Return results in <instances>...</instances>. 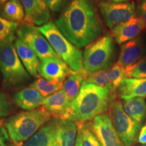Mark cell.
I'll return each instance as SVG.
<instances>
[{
  "label": "cell",
  "instance_id": "74e56055",
  "mask_svg": "<svg viewBox=\"0 0 146 146\" xmlns=\"http://www.w3.org/2000/svg\"><path fill=\"white\" fill-rule=\"evenodd\" d=\"M143 146H146V144H145V145H143Z\"/></svg>",
  "mask_w": 146,
  "mask_h": 146
},
{
  "label": "cell",
  "instance_id": "44dd1931",
  "mask_svg": "<svg viewBox=\"0 0 146 146\" xmlns=\"http://www.w3.org/2000/svg\"><path fill=\"white\" fill-rule=\"evenodd\" d=\"M58 118H54L43 126L23 146H54V135Z\"/></svg>",
  "mask_w": 146,
  "mask_h": 146
},
{
  "label": "cell",
  "instance_id": "f1b7e54d",
  "mask_svg": "<svg viewBox=\"0 0 146 146\" xmlns=\"http://www.w3.org/2000/svg\"><path fill=\"white\" fill-rule=\"evenodd\" d=\"M85 81L99 87H105L110 89L108 70L105 68L92 73H89Z\"/></svg>",
  "mask_w": 146,
  "mask_h": 146
},
{
  "label": "cell",
  "instance_id": "5bb4252c",
  "mask_svg": "<svg viewBox=\"0 0 146 146\" xmlns=\"http://www.w3.org/2000/svg\"><path fill=\"white\" fill-rule=\"evenodd\" d=\"M145 52L144 42L141 38L137 37L123 44L117 62L127 68L143 58Z\"/></svg>",
  "mask_w": 146,
  "mask_h": 146
},
{
  "label": "cell",
  "instance_id": "484cf974",
  "mask_svg": "<svg viewBox=\"0 0 146 146\" xmlns=\"http://www.w3.org/2000/svg\"><path fill=\"white\" fill-rule=\"evenodd\" d=\"M126 77L125 68L116 62L108 70V79L110 89L113 94H115L120 85Z\"/></svg>",
  "mask_w": 146,
  "mask_h": 146
},
{
  "label": "cell",
  "instance_id": "83f0119b",
  "mask_svg": "<svg viewBox=\"0 0 146 146\" xmlns=\"http://www.w3.org/2000/svg\"><path fill=\"white\" fill-rule=\"evenodd\" d=\"M126 77L146 78V56L125 68Z\"/></svg>",
  "mask_w": 146,
  "mask_h": 146
},
{
  "label": "cell",
  "instance_id": "cb8c5ba5",
  "mask_svg": "<svg viewBox=\"0 0 146 146\" xmlns=\"http://www.w3.org/2000/svg\"><path fill=\"white\" fill-rule=\"evenodd\" d=\"M19 23L9 21L0 16V46L13 43Z\"/></svg>",
  "mask_w": 146,
  "mask_h": 146
},
{
  "label": "cell",
  "instance_id": "836d02e7",
  "mask_svg": "<svg viewBox=\"0 0 146 146\" xmlns=\"http://www.w3.org/2000/svg\"><path fill=\"white\" fill-rule=\"evenodd\" d=\"M138 141L140 143L145 145L146 144V124L141 128L138 137Z\"/></svg>",
  "mask_w": 146,
  "mask_h": 146
},
{
  "label": "cell",
  "instance_id": "4316f807",
  "mask_svg": "<svg viewBox=\"0 0 146 146\" xmlns=\"http://www.w3.org/2000/svg\"><path fill=\"white\" fill-rule=\"evenodd\" d=\"M82 136L83 146H102L99 140L91 129L89 123H76Z\"/></svg>",
  "mask_w": 146,
  "mask_h": 146
},
{
  "label": "cell",
  "instance_id": "d4e9b609",
  "mask_svg": "<svg viewBox=\"0 0 146 146\" xmlns=\"http://www.w3.org/2000/svg\"><path fill=\"white\" fill-rule=\"evenodd\" d=\"M63 85L64 82H53L41 77L35 81L30 86L36 89L45 98L62 89Z\"/></svg>",
  "mask_w": 146,
  "mask_h": 146
},
{
  "label": "cell",
  "instance_id": "277c9868",
  "mask_svg": "<svg viewBox=\"0 0 146 146\" xmlns=\"http://www.w3.org/2000/svg\"><path fill=\"white\" fill-rule=\"evenodd\" d=\"M37 28L45 36L54 52L71 70L78 71L83 68L81 51L64 35L56 24L50 21Z\"/></svg>",
  "mask_w": 146,
  "mask_h": 146
},
{
  "label": "cell",
  "instance_id": "8fae6325",
  "mask_svg": "<svg viewBox=\"0 0 146 146\" xmlns=\"http://www.w3.org/2000/svg\"><path fill=\"white\" fill-rule=\"evenodd\" d=\"M68 66L60 58L40 60L38 72L42 78L53 82H64L70 72Z\"/></svg>",
  "mask_w": 146,
  "mask_h": 146
},
{
  "label": "cell",
  "instance_id": "7402d4cb",
  "mask_svg": "<svg viewBox=\"0 0 146 146\" xmlns=\"http://www.w3.org/2000/svg\"><path fill=\"white\" fill-rule=\"evenodd\" d=\"M123 106L126 113L137 123L141 124L146 116V102L145 98L137 97L124 100Z\"/></svg>",
  "mask_w": 146,
  "mask_h": 146
},
{
  "label": "cell",
  "instance_id": "8992f818",
  "mask_svg": "<svg viewBox=\"0 0 146 146\" xmlns=\"http://www.w3.org/2000/svg\"><path fill=\"white\" fill-rule=\"evenodd\" d=\"M114 52L113 36L106 34L85 48L83 54V68L88 73L106 68Z\"/></svg>",
  "mask_w": 146,
  "mask_h": 146
},
{
  "label": "cell",
  "instance_id": "30bf717a",
  "mask_svg": "<svg viewBox=\"0 0 146 146\" xmlns=\"http://www.w3.org/2000/svg\"><path fill=\"white\" fill-rule=\"evenodd\" d=\"M91 129L102 146H125L113 127L109 115H98L89 123Z\"/></svg>",
  "mask_w": 146,
  "mask_h": 146
},
{
  "label": "cell",
  "instance_id": "5b68a950",
  "mask_svg": "<svg viewBox=\"0 0 146 146\" xmlns=\"http://www.w3.org/2000/svg\"><path fill=\"white\" fill-rule=\"evenodd\" d=\"M0 71L6 88L18 87L31 79L13 43L0 46Z\"/></svg>",
  "mask_w": 146,
  "mask_h": 146
},
{
  "label": "cell",
  "instance_id": "d6a6232c",
  "mask_svg": "<svg viewBox=\"0 0 146 146\" xmlns=\"http://www.w3.org/2000/svg\"><path fill=\"white\" fill-rule=\"evenodd\" d=\"M137 14L146 24V0H141L137 8Z\"/></svg>",
  "mask_w": 146,
  "mask_h": 146
},
{
  "label": "cell",
  "instance_id": "7a4b0ae2",
  "mask_svg": "<svg viewBox=\"0 0 146 146\" xmlns=\"http://www.w3.org/2000/svg\"><path fill=\"white\" fill-rule=\"evenodd\" d=\"M114 98L109 89L83 81L67 120L83 123L94 119L109 108Z\"/></svg>",
  "mask_w": 146,
  "mask_h": 146
},
{
  "label": "cell",
  "instance_id": "603a6c76",
  "mask_svg": "<svg viewBox=\"0 0 146 146\" xmlns=\"http://www.w3.org/2000/svg\"><path fill=\"white\" fill-rule=\"evenodd\" d=\"M25 10L21 0H9L3 5L1 16L9 21L19 23L25 19Z\"/></svg>",
  "mask_w": 146,
  "mask_h": 146
},
{
  "label": "cell",
  "instance_id": "3957f363",
  "mask_svg": "<svg viewBox=\"0 0 146 146\" xmlns=\"http://www.w3.org/2000/svg\"><path fill=\"white\" fill-rule=\"evenodd\" d=\"M43 106L12 115L3 123L14 146H23L41 128L52 120Z\"/></svg>",
  "mask_w": 146,
  "mask_h": 146
},
{
  "label": "cell",
  "instance_id": "52a82bcc",
  "mask_svg": "<svg viewBox=\"0 0 146 146\" xmlns=\"http://www.w3.org/2000/svg\"><path fill=\"white\" fill-rule=\"evenodd\" d=\"M109 116L113 127L125 146H133L137 139L141 124L137 123L124 110L123 103L113 100L109 107Z\"/></svg>",
  "mask_w": 146,
  "mask_h": 146
},
{
  "label": "cell",
  "instance_id": "8d00e7d4",
  "mask_svg": "<svg viewBox=\"0 0 146 146\" xmlns=\"http://www.w3.org/2000/svg\"><path fill=\"white\" fill-rule=\"evenodd\" d=\"M9 0H0V5H4L5 3H6Z\"/></svg>",
  "mask_w": 146,
  "mask_h": 146
},
{
  "label": "cell",
  "instance_id": "1f68e13d",
  "mask_svg": "<svg viewBox=\"0 0 146 146\" xmlns=\"http://www.w3.org/2000/svg\"><path fill=\"white\" fill-rule=\"evenodd\" d=\"M67 0H44L50 10L53 12H59L62 9Z\"/></svg>",
  "mask_w": 146,
  "mask_h": 146
},
{
  "label": "cell",
  "instance_id": "f546056e",
  "mask_svg": "<svg viewBox=\"0 0 146 146\" xmlns=\"http://www.w3.org/2000/svg\"><path fill=\"white\" fill-rule=\"evenodd\" d=\"M12 110V105L7 95L0 92V120L10 114Z\"/></svg>",
  "mask_w": 146,
  "mask_h": 146
},
{
  "label": "cell",
  "instance_id": "9a60e30c",
  "mask_svg": "<svg viewBox=\"0 0 146 146\" xmlns=\"http://www.w3.org/2000/svg\"><path fill=\"white\" fill-rule=\"evenodd\" d=\"M42 106L54 118L62 120L68 119L70 106L63 89L45 98Z\"/></svg>",
  "mask_w": 146,
  "mask_h": 146
},
{
  "label": "cell",
  "instance_id": "4dcf8cb0",
  "mask_svg": "<svg viewBox=\"0 0 146 146\" xmlns=\"http://www.w3.org/2000/svg\"><path fill=\"white\" fill-rule=\"evenodd\" d=\"M4 120H0V146H14L5 129Z\"/></svg>",
  "mask_w": 146,
  "mask_h": 146
},
{
  "label": "cell",
  "instance_id": "6da1fadb",
  "mask_svg": "<svg viewBox=\"0 0 146 146\" xmlns=\"http://www.w3.org/2000/svg\"><path fill=\"white\" fill-rule=\"evenodd\" d=\"M55 24L78 48L94 43L103 31L101 20L92 0H71Z\"/></svg>",
  "mask_w": 146,
  "mask_h": 146
},
{
  "label": "cell",
  "instance_id": "7c38bea8",
  "mask_svg": "<svg viewBox=\"0 0 146 146\" xmlns=\"http://www.w3.org/2000/svg\"><path fill=\"white\" fill-rule=\"evenodd\" d=\"M25 10V23L43 26L50 18V9L44 0H21Z\"/></svg>",
  "mask_w": 146,
  "mask_h": 146
},
{
  "label": "cell",
  "instance_id": "ac0fdd59",
  "mask_svg": "<svg viewBox=\"0 0 146 146\" xmlns=\"http://www.w3.org/2000/svg\"><path fill=\"white\" fill-rule=\"evenodd\" d=\"M88 74L89 73L83 68L78 71L70 70L68 76L64 82L62 89L64 91L68 105L70 106V110L73 102L79 94L82 83L83 81H85Z\"/></svg>",
  "mask_w": 146,
  "mask_h": 146
},
{
  "label": "cell",
  "instance_id": "4fadbf2b",
  "mask_svg": "<svg viewBox=\"0 0 146 146\" xmlns=\"http://www.w3.org/2000/svg\"><path fill=\"white\" fill-rule=\"evenodd\" d=\"M146 29V24L139 17H134L112 29V36L119 45L133 40Z\"/></svg>",
  "mask_w": 146,
  "mask_h": 146
},
{
  "label": "cell",
  "instance_id": "ffe728a7",
  "mask_svg": "<svg viewBox=\"0 0 146 146\" xmlns=\"http://www.w3.org/2000/svg\"><path fill=\"white\" fill-rule=\"evenodd\" d=\"M118 94L121 99L129 100L146 97V78H125L120 85Z\"/></svg>",
  "mask_w": 146,
  "mask_h": 146
},
{
  "label": "cell",
  "instance_id": "ba28073f",
  "mask_svg": "<svg viewBox=\"0 0 146 146\" xmlns=\"http://www.w3.org/2000/svg\"><path fill=\"white\" fill-rule=\"evenodd\" d=\"M16 35L18 39L35 53L40 60L47 58H60L45 36L34 25L25 23L21 24L16 31Z\"/></svg>",
  "mask_w": 146,
  "mask_h": 146
},
{
  "label": "cell",
  "instance_id": "d590c367",
  "mask_svg": "<svg viewBox=\"0 0 146 146\" xmlns=\"http://www.w3.org/2000/svg\"><path fill=\"white\" fill-rule=\"evenodd\" d=\"M106 1L112 3H125L128 2L129 0H106Z\"/></svg>",
  "mask_w": 146,
  "mask_h": 146
},
{
  "label": "cell",
  "instance_id": "d6986e66",
  "mask_svg": "<svg viewBox=\"0 0 146 146\" xmlns=\"http://www.w3.org/2000/svg\"><path fill=\"white\" fill-rule=\"evenodd\" d=\"M14 46L18 56L24 66L27 69V72L34 77H37L39 76L38 68L40 64L38 56L28 45L18 38L15 39Z\"/></svg>",
  "mask_w": 146,
  "mask_h": 146
},
{
  "label": "cell",
  "instance_id": "e575fe53",
  "mask_svg": "<svg viewBox=\"0 0 146 146\" xmlns=\"http://www.w3.org/2000/svg\"><path fill=\"white\" fill-rule=\"evenodd\" d=\"M75 146H83L81 133L78 129V133H77V137H76V141Z\"/></svg>",
  "mask_w": 146,
  "mask_h": 146
},
{
  "label": "cell",
  "instance_id": "9c48e42d",
  "mask_svg": "<svg viewBox=\"0 0 146 146\" xmlns=\"http://www.w3.org/2000/svg\"><path fill=\"white\" fill-rule=\"evenodd\" d=\"M98 7L104 21L110 29L134 18L136 13L133 2L112 3L102 0L98 3Z\"/></svg>",
  "mask_w": 146,
  "mask_h": 146
},
{
  "label": "cell",
  "instance_id": "2e32d148",
  "mask_svg": "<svg viewBox=\"0 0 146 146\" xmlns=\"http://www.w3.org/2000/svg\"><path fill=\"white\" fill-rule=\"evenodd\" d=\"M12 99L18 107L29 111L41 107L45 98L36 89L30 86L16 92L12 96Z\"/></svg>",
  "mask_w": 146,
  "mask_h": 146
},
{
  "label": "cell",
  "instance_id": "e0dca14e",
  "mask_svg": "<svg viewBox=\"0 0 146 146\" xmlns=\"http://www.w3.org/2000/svg\"><path fill=\"white\" fill-rule=\"evenodd\" d=\"M78 125L70 120L58 118L54 135V146H75Z\"/></svg>",
  "mask_w": 146,
  "mask_h": 146
}]
</instances>
